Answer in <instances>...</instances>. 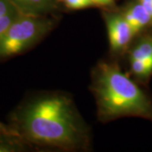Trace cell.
Returning <instances> with one entry per match:
<instances>
[{
  "mask_svg": "<svg viewBox=\"0 0 152 152\" xmlns=\"http://www.w3.org/2000/svg\"><path fill=\"white\" fill-rule=\"evenodd\" d=\"M48 22L39 15L20 14L0 35V58L20 53L47 31Z\"/></svg>",
  "mask_w": 152,
  "mask_h": 152,
  "instance_id": "obj_3",
  "label": "cell"
},
{
  "mask_svg": "<svg viewBox=\"0 0 152 152\" xmlns=\"http://www.w3.org/2000/svg\"><path fill=\"white\" fill-rule=\"evenodd\" d=\"M132 71L136 75L146 76L152 72V58L144 60H134L130 61Z\"/></svg>",
  "mask_w": 152,
  "mask_h": 152,
  "instance_id": "obj_9",
  "label": "cell"
},
{
  "mask_svg": "<svg viewBox=\"0 0 152 152\" xmlns=\"http://www.w3.org/2000/svg\"><path fill=\"white\" fill-rule=\"evenodd\" d=\"M94 5L107 6L113 4V0H91Z\"/></svg>",
  "mask_w": 152,
  "mask_h": 152,
  "instance_id": "obj_12",
  "label": "cell"
},
{
  "mask_svg": "<svg viewBox=\"0 0 152 152\" xmlns=\"http://www.w3.org/2000/svg\"><path fill=\"white\" fill-rule=\"evenodd\" d=\"M152 58V37L141 40L131 51L130 61L144 60Z\"/></svg>",
  "mask_w": 152,
  "mask_h": 152,
  "instance_id": "obj_8",
  "label": "cell"
},
{
  "mask_svg": "<svg viewBox=\"0 0 152 152\" xmlns=\"http://www.w3.org/2000/svg\"><path fill=\"white\" fill-rule=\"evenodd\" d=\"M66 7L72 10H82L94 5L91 0H61Z\"/></svg>",
  "mask_w": 152,
  "mask_h": 152,
  "instance_id": "obj_10",
  "label": "cell"
},
{
  "mask_svg": "<svg viewBox=\"0 0 152 152\" xmlns=\"http://www.w3.org/2000/svg\"><path fill=\"white\" fill-rule=\"evenodd\" d=\"M22 14L39 15L53 7V0H10Z\"/></svg>",
  "mask_w": 152,
  "mask_h": 152,
  "instance_id": "obj_6",
  "label": "cell"
},
{
  "mask_svg": "<svg viewBox=\"0 0 152 152\" xmlns=\"http://www.w3.org/2000/svg\"><path fill=\"white\" fill-rule=\"evenodd\" d=\"M124 17L129 23L134 35L140 31L148 24L151 23V17L150 14L140 2L131 6L125 12Z\"/></svg>",
  "mask_w": 152,
  "mask_h": 152,
  "instance_id": "obj_5",
  "label": "cell"
},
{
  "mask_svg": "<svg viewBox=\"0 0 152 152\" xmlns=\"http://www.w3.org/2000/svg\"><path fill=\"white\" fill-rule=\"evenodd\" d=\"M94 91L100 114L105 118L135 115L152 119V106L149 99L114 64L102 63L99 65Z\"/></svg>",
  "mask_w": 152,
  "mask_h": 152,
  "instance_id": "obj_2",
  "label": "cell"
},
{
  "mask_svg": "<svg viewBox=\"0 0 152 152\" xmlns=\"http://www.w3.org/2000/svg\"><path fill=\"white\" fill-rule=\"evenodd\" d=\"M107 27L110 46L113 51L124 48L134 36L129 23L121 15H113L107 17Z\"/></svg>",
  "mask_w": 152,
  "mask_h": 152,
  "instance_id": "obj_4",
  "label": "cell"
},
{
  "mask_svg": "<svg viewBox=\"0 0 152 152\" xmlns=\"http://www.w3.org/2000/svg\"><path fill=\"white\" fill-rule=\"evenodd\" d=\"M20 14L10 0H0V35L10 27Z\"/></svg>",
  "mask_w": 152,
  "mask_h": 152,
  "instance_id": "obj_7",
  "label": "cell"
},
{
  "mask_svg": "<svg viewBox=\"0 0 152 152\" xmlns=\"http://www.w3.org/2000/svg\"><path fill=\"white\" fill-rule=\"evenodd\" d=\"M6 132H7V129H6L4 125L0 124V134H4V133H6Z\"/></svg>",
  "mask_w": 152,
  "mask_h": 152,
  "instance_id": "obj_13",
  "label": "cell"
},
{
  "mask_svg": "<svg viewBox=\"0 0 152 152\" xmlns=\"http://www.w3.org/2000/svg\"><path fill=\"white\" fill-rule=\"evenodd\" d=\"M20 124L33 141L61 148L79 145L83 129L71 101L63 96L39 98L22 111Z\"/></svg>",
  "mask_w": 152,
  "mask_h": 152,
  "instance_id": "obj_1",
  "label": "cell"
},
{
  "mask_svg": "<svg viewBox=\"0 0 152 152\" xmlns=\"http://www.w3.org/2000/svg\"><path fill=\"white\" fill-rule=\"evenodd\" d=\"M140 3L145 8V10L150 14V15L151 17L152 23V0H140Z\"/></svg>",
  "mask_w": 152,
  "mask_h": 152,
  "instance_id": "obj_11",
  "label": "cell"
}]
</instances>
